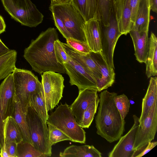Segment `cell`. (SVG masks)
Instances as JSON below:
<instances>
[{
  "mask_svg": "<svg viewBox=\"0 0 157 157\" xmlns=\"http://www.w3.org/2000/svg\"><path fill=\"white\" fill-rule=\"evenodd\" d=\"M55 54L57 62L62 64L67 63L70 57L67 54L63 47L62 42L59 39L56 40L54 44Z\"/></svg>",
  "mask_w": 157,
  "mask_h": 157,
  "instance_id": "35",
  "label": "cell"
},
{
  "mask_svg": "<svg viewBox=\"0 0 157 157\" xmlns=\"http://www.w3.org/2000/svg\"><path fill=\"white\" fill-rule=\"evenodd\" d=\"M101 24V53L107 64L114 69V52L117 41L122 34L119 30L113 9L109 25L104 26Z\"/></svg>",
  "mask_w": 157,
  "mask_h": 157,
  "instance_id": "10",
  "label": "cell"
},
{
  "mask_svg": "<svg viewBox=\"0 0 157 157\" xmlns=\"http://www.w3.org/2000/svg\"><path fill=\"white\" fill-rule=\"evenodd\" d=\"M3 135L6 143L13 142L18 144L23 140L19 127L12 116L8 117L3 121Z\"/></svg>",
  "mask_w": 157,
  "mask_h": 157,
  "instance_id": "23",
  "label": "cell"
},
{
  "mask_svg": "<svg viewBox=\"0 0 157 157\" xmlns=\"http://www.w3.org/2000/svg\"><path fill=\"white\" fill-rule=\"evenodd\" d=\"M157 145V142H149L147 146L136 157H141L147 153Z\"/></svg>",
  "mask_w": 157,
  "mask_h": 157,
  "instance_id": "39",
  "label": "cell"
},
{
  "mask_svg": "<svg viewBox=\"0 0 157 157\" xmlns=\"http://www.w3.org/2000/svg\"><path fill=\"white\" fill-rule=\"evenodd\" d=\"M29 105L36 112L44 122L47 124L49 115L46 110L43 89L35 92L32 95Z\"/></svg>",
  "mask_w": 157,
  "mask_h": 157,
  "instance_id": "27",
  "label": "cell"
},
{
  "mask_svg": "<svg viewBox=\"0 0 157 157\" xmlns=\"http://www.w3.org/2000/svg\"><path fill=\"white\" fill-rule=\"evenodd\" d=\"M146 65V74L149 78L157 74V39L153 33L149 38L147 56L144 62Z\"/></svg>",
  "mask_w": 157,
  "mask_h": 157,
  "instance_id": "22",
  "label": "cell"
},
{
  "mask_svg": "<svg viewBox=\"0 0 157 157\" xmlns=\"http://www.w3.org/2000/svg\"><path fill=\"white\" fill-rule=\"evenodd\" d=\"M17 100L12 73L6 77L0 85V148L4 142L3 121L13 116Z\"/></svg>",
  "mask_w": 157,
  "mask_h": 157,
  "instance_id": "9",
  "label": "cell"
},
{
  "mask_svg": "<svg viewBox=\"0 0 157 157\" xmlns=\"http://www.w3.org/2000/svg\"><path fill=\"white\" fill-rule=\"evenodd\" d=\"M129 33L133 42L136 60L140 63H144L149 49L148 32H139L132 29Z\"/></svg>",
  "mask_w": 157,
  "mask_h": 157,
  "instance_id": "18",
  "label": "cell"
},
{
  "mask_svg": "<svg viewBox=\"0 0 157 157\" xmlns=\"http://www.w3.org/2000/svg\"><path fill=\"white\" fill-rule=\"evenodd\" d=\"M5 10L21 25L36 27L42 22L44 16L31 0H1Z\"/></svg>",
  "mask_w": 157,
  "mask_h": 157,
  "instance_id": "5",
  "label": "cell"
},
{
  "mask_svg": "<svg viewBox=\"0 0 157 157\" xmlns=\"http://www.w3.org/2000/svg\"><path fill=\"white\" fill-rule=\"evenodd\" d=\"M46 110L48 112L58 105L63 97L64 78L60 73L48 71L41 75Z\"/></svg>",
  "mask_w": 157,
  "mask_h": 157,
  "instance_id": "8",
  "label": "cell"
},
{
  "mask_svg": "<svg viewBox=\"0 0 157 157\" xmlns=\"http://www.w3.org/2000/svg\"><path fill=\"white\" fill-rule=\"evenodd\" d=\"M17 157H47L31 144L23 141L17 144Z\"/></svg>",
  "mask_w": 157,
  "mask_h": 157,
  "instance_id": "31",
  "label": "cell"
},
{
  "mask_svg": "<svg viewBox=\"0 0 157 157\" xmlns=\"http://www.w3.org/2000/svg\"><path fill=\"white\" fill-rule=\"evenodd\" d=\"M16 100L13 117L20 129L23 141L29 143L33 145L26 120V114L23 111L20 101Z\"/></svg>",
  "mask_w": 157,
  "mask_h": 157,
  "instance_id": "24",
  "label": "cell"
},
{
  "mask_svg": "<svg viewBox=\"0 0 157 157\" xmlns=\"http://www.w3.org/2000/svg\"><path fill=\"white\" fill-rule=\"evenodd\" d=\"M117 94L107 90L100 93L95 118L97 133L109 143L119 140L125 130V121L122 119L114 100Z\"/></svg>",
  "mask_w": 157,
  "mask_h": 157,
  "instance_id": "2",
  "label": "cell"
},
{
  "mask_svg": "<svg viewBox=\"0 0 157 157\" xmlns=\"http://www.w3.org/2000/svg\"><path fill=\"white\" fill-rule=\"evenodd\" d=\"M0 156L1 157H10L8 153L6 141L5 139L3 145L0 149Z\"/></svg>",
  "mask_w": 157,
  "mask_h": 157,
  "instance_id": "40",
  "label": "cell"
},
{
  "mask_svg": "<svg viewBox=\"0 0 157 157\" xmlns=\"http://www.w3.org/2000/svg\"><path fill=\"white\" fill-rule=\"evenodd\" d=\"M90 54L98 67L102 75L100 82L97 85L98 91L107 89L115 81L114 69L106 63L101 52H90Z\"/></svg>",
  "mask_w": 157,
  "mask_h": 157,
  "instance_id": "17",
  "label": "cell"
},
{
  "mask_svg": "<svg viewBox=\"0 0 157 157\" xmlns=\"http://www.w3.org/2000/svg\"><path fill=\"white\" fill-rule=\"evenodd\" d=\"M66 42L69 46L81 54H86L91 52L86 42L70 38L66 39Z\"/></svg>",
  "mask_w": 157,
  "mask_h": 157,
  "instance_id": "34",
  "label": "cell"
},
{
  "mask_svg": "<svg viewBox=\"0 0 157 157\" xmlns=\"http://www.w3.org/2000/svg\"><path fill=\"white\" fill-rule=\"evenodd\" d=\"M151 0H141L138 7L132 29L138 32L148 31L151 10Z\"/></svg>",
  "mask_w": 157,
  "mask_h": 157,
  "instance_id": "20",
  "label": "cell"
},
{
  "mask_svg": "<svg viewBox=\"0 0 157 157\" xmlns=\"http://www.w3.org/2000/svg\"><path fill=\"white\" fill-rule=\"evenodd\" d=\"M12 74L16 99L20 101L23 111L26 114L32 95L43 89L41 82L28 70L16 67Z\"/></svg>",
  "mask_w": 157,
  "mask_h": 157,
  "instance_id": "4",
  "label": "cell"
},
{
  "mask_svg": "<svg viewBox=\"0 0 157 157\" xmlns=\"http://www.w3.org/2000/svg\"><path fill=\"white\" fill-rule=\"evenodd\" d=\"M101 27L100 22L95 18L86 21L84 25L86 40L91 52H101Z\"/></svg>",
  "mask_w": 157,
  "mask_h": 157,
  "instance_id": "16",
  "label": "cell"
},
{
  "mask_svg": "<svg viewBox=\"0 0 157 157\" xmlns=\"http://www.w3.org/2000/svg\"><path fill=\"white\" fill-rule=\"evenodd\" d=\"M58 39L56 29L49 28L32 40L25 49L23 56L33 70L39 74L48 71L66 73L63 65L57 62L55 56L54 44Z\"/></svg>",
  "mask_w": 157,
  "mask_h": 157,
  "instance_id": "1",
  "label": "cell"
},
{
  "mask_svg": "<svg viewBox=\"0 0 157 157\" xmlns=\"http://www.w3.org/2000/svg\"><path fill=\"white\" fill-rule=\"evenodd\" d=\"M17 52L10 49L0 56V81L12 73L16 68Z\"/></svg>",
  "mask_w": 157,
  "mask_h": 157,
  "instance_id": "25",
  "label": "cell"
},
{
  "mask_svg": "<svg viewBox=\"0 0 157 157\" xmlns=\"http://www.w3.org/2000/svg\"><path fill=\"white\" fill-rule=\"evenodd\" d=\"M63 65L69 76L71 85L76 86L78 90L91 88L98 90L96 81L90 71L75 59L70 57L68 61Z\"/></svg>",
  "mask_w": 157,
  "mask_h": 157,
  "instance_id": "12",
  "label": "cell"
},
{
  "mask_svg": "<svg viewBox=\"0 0 157 157\" xmlns=\"http://www.w3.org/2000/svg\"><path fill=\"white\" fill-rule=\"evenodd\" d=\"M86 21L96 18L97 8L96 0H71Z\"/></svg>",
  "mask_w": 157,
  "mask_h": 157,
  "instance_id": "28",
  "label": "cell"
},
{
  "mask_svg": "<svg viewBox=\"0 0 157 157\" xmlns=\"http://www.w3.org/2000/svg\"><path fill=\"white\" fill-rule=\"evenodd\" d=\"M49 131V140L50 144L52 145L64 140H70V139L65 134L54 126L48 124Z\"/></svg>",
  "mask_w": 157,
  "mask_h": 157,
  "instance_id": "33",
  "label": "cell"
},
{
  "mask_svg": "<svg viewBox=\"0 0 157 157\" xmlns=\"http://www.w3.org/2000/svg\"><path fill=\"white\" fill-rule=\"evenodd\" d=\"M141 0H131L130 5L131 9V21L133 26L135 23L139 4Z\"/></svg>",
  "mask_w": 157,
  "mask_h": 157,
  "instance_id": "37",
  "label": "cell"
},
{
  "mask_svg": "<svg viewBox=\"0 0 157 157\" xmlns=\"http://www.w3.org/2000/svg\"><path fill=\"white\" fill-rule=\"evenodd\" d=\"M113 0H96L97 8L96 18L104 26L109 25L113 11Z\"/></svg>",
  "mask_w": 157,
  "mask_h": 157,
  "instance_id": "29",
  "label": "cell"
},
{
  "mask_svg": "<svg viewBox=\"0 0 157 157\" xmlns=\"http://www.w3.org/2000/svg\"><path fill=\"white\" fill-rule=\"evenodd\" d=\"M157 129V104L154 105L148 115L139 124L134 144L136 157L154 138Z\"/></svg>",
  "mask_w": 157,
  "mask_h": 157,
  "instance_id": "11",
  "label": "cell"
},
{
  "mask_svg": "<svg viewBox=\"0 0 157 157\" xmlns=\"http://www.w3.org/2000/svg\"><path fill=\"white\" fill-rule=\"evenodd\" d=\"M131 0H113V9L119 30L122 35H126L132 30Z\"/></svg>",
  "mask_w": 157,
  "mask_h": 157,
  "instance_id": "14",
  "label": "cell"
},
{
  "mask_svg": "<svg viewBox=\"0 0 157 157\" xmlns=\"http://www.w3.org/2000/svg\"><path fill=\"white\" fill-rule=\"evenodd\" d=\"M8 154L10 157H17V144L14 142L6 143Z\"/></svg>",
  "mask_w": 157,
  "mask_h": 157,
  "instance_id": "38",
  "label": "cell"
},
{
  "mask_svg": "<svg viewBox=\"0 0 157 157\" xmlns=\"http://www.w3.org/2000/svg\"><path fill=\"white\" fill-rule=\"evenodd\" d=\"M26 118L33 145L47 157L52 154V146L49 140V131L47 124L43 120L30 106L28 107Z\"/></svg>",
  "mask_w": 157,
  "mask_h": 157,
  "instance_id": "7",
  "label": "cell"
},
{
  "mask_svg": "<svg viewBox=\"0 0 157 157\" xmlns=\"http://www.w3.org/2000/svg\"><path fill=\"white\" fill-rule=\"evenodd\" d=\"M134 124L129 131L121 136L118 142L108 154L109 157H134L135 151L134 144L139 126V118L136 115L133 116Z\"/></svg>",
  "mask_w": 157,
  "mask_h": 157,
  "instance_id": "13",
  "label": "cell"
},
{
  "mask_svg": "<svg viewBox=\"0 0 157 157\" xmlns=\"http://www.w3.org/2000/svg\"><path fill=\"white\" fill-rule=\"evenodd\" d=\"M98 96L89 105L84 111L79 125L82 128H88L91 125L96 113L99 104Z\"/></svg>",
  "mask_w": 157,
  "mask_h": 157,
  "instance_id": "30",
  "label": "cell"
},
{
  "mask_svg": "<svg viewBox=\"0 0 157 157\" xmlns=\"http://www.w3.org/2000/svg\"><path fill=\"white\" fill-rule=\"evenodd\" d=\"M10 50L0 38V56L6 53Z\"/></svg>",
  "mask_w": 157,
  "mask_h": 157,
  "instance_id": "41",
  "label": "cell"
},
{
  "mask_svg": "<svg viewBox=\"0 0 157 157\" xmlns=\"http://www.w3.org/2000/svg\"><path fill=\"white\" fill-rule=\"evenodd\" d=\"M55 25L63 37L66 39L71 38L70 33L67 29L63 21L56 14L52 13Z\"/></svg>",
  "mask_w": 157,
  "mask_h": 157,
  "instance_id": "36",
  "label": "cell"
},
{
  "mask_svg": "<svg viewBox=\"0 0 157 157\" xmlns=\"http://www.w3.org/2000/svg\"><path fill=\"white\" fill-rule=\"evenodd\" d=\"M60 157H101V153L93 145L77 146L72 145L67 147L59 153Z\"/></svg>",
  "mask_w": 157,
  "mask_h": 157,
  "instance_id": "21",
  "label": "cell"
},
{
  "mask_svg": "<svg viewBox=\"0 0 157 157\" xmlns=\"http://www.w3.org/2000/svg\"><path fill=\"white\" fill-rule=\"evenodd\" d=\"M71 0H51V6L58 5L69 2Z\"/></svg>",
  "mask_w": 157,
  "mask_h": 157,
  "instance_id": "43",
  "label": "cell"
},
{
  "mask_svg": "<svg viewBox=\"0 0 157 157\" xmlns=\"http://www.w3.org/2000/svg\"><path fill=\"white\" fill-rule=\"evenodd\" d=\"M114 100L122 119L124 120L129 111L130 105L129 100L124 94L116 95L114 97Z\"/></svg>",
  "mask_w": 157,
  "mask_h": 157,
  "instance_id": "32",
  "label": "cell"
},
{
  "mask_svg": "<svg viewBox=\"0 0 157 157\" xmlns=\"http://www.w3.org/2000/svg\"><path fill=\"white\" fill-rule=\"evenodd\" d=\"M6 25L3 17L0 15V34L5 31Z\"/></svg>",
  "mask_w": 157,
  "mask_h": 157,
  "instance_id": "42",
  "label": "cell"
},
{
  "mask_svg": "<svg viewBox=\"0 0 157 157\" xmlns=\"http://www.w3.org/2000/svg\"><path fill=\"white\" fill-rule=\"evenodd\" d=\"M49 8L52 13L63 21L71 38L86 42L83 31L86 21L71 1L63 4L50 5Z\"/></svg>",
  "mask_w": 157,
  "mask_h": 157,
  "instance_id": "6",
  "label": "cell"
},
{
  "mask_svg": "<svg viewBox=\"0 0 157 157\" xmlns=\"http://www.w3.org/2000/svg\"><path fill=\"white\" fill-rule=\"evenodd\" d=\"M90 53L83 55L77 52L74 56V58L82 67L90 72L97 85L101 79L102 75L98 67Z\"/></svg>",
  "mask_w": 157,
  "mask_h": 157,
  "instance_id": "26",
  "label": "cell"
},
{
  "mask_svg": "<svg viewBox=\"0 0 157 157\" xmlns=\"http://www.w3.org/2000/svg\"><path fill=\"white\" fill-rule=\"evenodd\" d=\"M151 10L154 12H157V0H151Z\"/></svg>",
  "mask_w": 157,
  "mask_h": 157,
  "instance_id": "44",
  "label": "cell"
},
{
  "mask_svg": "<svg viewBox=\"0 0 157 157\" xmlns=\"http://www.w3.org/2000/svg\"><path fill=\"white\" fill-rule=\"evenodd\" d=\"M98 91L97 90L91 88L79 90L78 97L70 106L78 124L82 119L84 111L98 96Z\"/></svg>",
  "mask_w": 157,
  "mask_h": 157,
  "instance_id": "15",
  "label": "cell"
},
{
  "mask_svg": "<svg viewBox=\"0 0 157 157\" xmlns=\"http://www.w3.org/2000/svg\"><path fill=\"white\" fill-rule=\"evenodd\" d=\"M157 104V78L151 77L146 93L143 98L139 123L148 115L151 109Z\"/></svg>",
  "mask_w": 157,
  "mask_h": 157,
  "instance_id": "19",
  "label": "cell"
},
{
  "mask_svg": "<svg viewBox=\"0 0 157 157\" xmlns=\"http://www.w3.org/2000/svg\"><path fill=\"white\" fill-rule=\"evenodd\" d=\"M47 124H51L62 131L71 141L85 144L86 132L76 121L70 106L61 103L55 111L49 115Z\"/></svg>",
  "mask_w": 157,
  "mask_h": 157,
  "instance_id": "3",
  "label": "cell"
}]
</instances>
